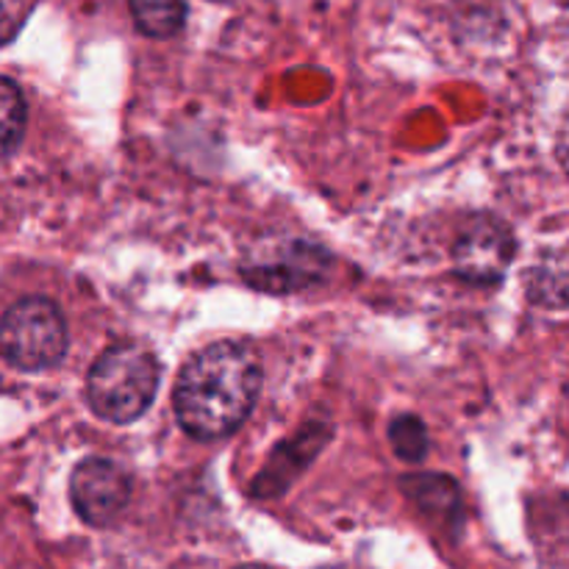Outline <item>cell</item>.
Segmentation results:
<instances>
[{
    "label": "cell",
    "instance_id": "6da1fadb",
    "mask_svg": "<svg viewBox=\"0 0 569 569\" xmlns=\"http://www.w3.org/2000/svg\"><path fill=\"white\" fill-rule=\"evenodd\" d=\"M261 361L242 342H214L183 365L176 383V415L194 439H222L253 411Z\"/></svg>",
    "mask_w": 569,
    "mask_h": 569
},
{
    "label": "cell",
    "instance_id": "7a4b0ae2",
    "mask_svg": "<svg viewBox=\"0 0 569 569\" xmlns=\"http://www.w3.org/2000/svg\"><path fill=\"white\" fill-rule=\"evenodd\" d=\"M159 389V365L142 348L120 345L89 370L87 395L94 415L109 422H133L148 411Z\"/></svg>",
    "mask_w": 569,
    "mask_h": 569
},
{
    "label": "cell",
    "instance_id": "3957f363",
    "mask_svg": "<svg viewBox=\"0 0 569 569\" xmlns=\"http://www.w3.org/2000/svg\"><path fill=\"white\" fill-rule=\"evenodd\" d=\"M0 350L22 372L59 365L67 350V326L59 306L48 298H22L0 320Z\"/></svg>",
    "mask_w": 569,
    "mask_h": 569
},
{
    "label": "cell",
    "instance_id": "277c9868",
    "mask_svg": "<svg viewBox=\"0 0 569 569\" xmlns=\"http://www.w3.org/2000/svg\"><path fill=\"white\" fill-rule=\"evenodd\" d=\"M515 259V237L495 217H472L453 244V264L476 287L498 283Z\"/></svg>",
    "mask_w": 569,
    "mask_h": 569
},
{
    "label": "cell",
    "instance_id": "5b68a950",
    "mask_svg": "<svg viewBox=\"0 0 569 569\" xmlns=\"http://www.w3.org/2000/svg\"><path fill=\"white\" fill-rule=\"evenodd\" d=\"M70 500L87 526L106 528L126 511L131 500V478L109 459H87L70 478Z\"/></svg>",
    "mask_w": 569,
    "mask_h": 569
},
{
    "label": "cell",
    "instance_id": "8992f818",
    "mask_svg": "<svg viewBox=\"0 0 569 569\" xmlns=\"http://www.w3.org/2000/svg\"><path fill=\"white\" fill-rule=\"evenodd\" d=\"M326 253L309 244H283L270 259L256 261L253 270H244V276L253 281V287L272 289V292H292V289L311 287V281H320Z\"/></svg>",
    "mask_w": 569,
    "mask_h": 569
},
{
    "label": "cell",
    "instance_id": "52a82bcc",
    "mask_svg": "<svg viewBox=\"0 0 569 569\" xmlns=\"http://www.w3.org/2000/svg\"><path fill=\"white\" fill-rule=\"evenodd\" d=\"M403 492L426 511L428 517L439 522H456L461 511V492L456 487L453 478L433 476V472H422V476H406Z\"/></svg>",
    "mask_w": 569,
    "mask_h": 569
},
{
    "label": "cell",
    "instance_id": "ba28073f",
    "mask_svg": "<svg viewBox=\"0 0 569 569\" xmlns=\"http://www.w3.org/2000/svg\"><path fill=\"white\" fill-rule=\"evenodd\" d=\"M320 445H322V431L317 433L315 439L298 437L292 445L278 448L276 456H281V459H289V461L272 459L270 467L261 472V478H256L253 492L261 495V498H272V495L283 492V489L289 487V481H292V476H298V472L309 465V459H315Z\"/></svg>",
    "mask_w": 569,
    "mask_h": 569
},
{
    "label": "cell",
    "instance_id": "9c48e42d",
    "mask_svg": "<svg viewBox=\"0 0 569 569\" xmlns=\"http://www.w3.org/2000/svg\"><path fill=\"white\" fill-rule=\"evenodd\" d=\"M139 31L167 39L178 33L187 20V0H128Z\"/></svg>",
    "mask_w": 569,
    "mask_h": 569
},
{
    "label": "cell",
    "instance_id": "30bf717a",
    "mask_svg": "<svg viewBox=\"0 0 569 569\" xmlns=\"http://www.w3.org/2000/svg\"><path fill=\"white\" fill-rule=\"evenodd\" d=\"M26 117L28 109L20 87L0 76V161L9 159L11 150L20 144L22 131H26Z\"/></svg>",
    "mask_w": 569,
    "mask_h": 569
},
{
    "label": "cell",
    "instance_id": "8fae6325",
    "mask_svg": "<svg viewBox=\"0 0 569 569\" xmlns=\"http://www.w3.org/2000/svg\"><path fill=\"white\" fill-rule=\"evenodd\" d=\"M389 445H392L395 456L403 461H422L431 450V439H428L426 422L415 415H403L389 426Z\"/></svg>",
    "mask_w": 569,
    "mask_h": 569
},
{
    "label": "cell",
    "instance_id": "7c38bea8",
    "mask_svg": "<svg viewBox=\"0 0 569 569\" xmlns=\"http://www.w3.org/2000/svg\"><path fill=\"white\" fill-rule=\"evenodd\" d=\"M22 11H26L22 0H0V42H6L17 31Z\"/></svg>",
    "mask_w": 569,
    "mask_h": 569
},
{
    "label": "cell",
    "instance_id": "4fadbf2b",
    "mask_svg": "<svg viewBox=\"0 0 569 569\" xmlns=\"http://www.w3.org/2000/svg\"><path fill=\"white\" fill-rule=\"evenodd\" d=\"M237 569H270V567H261V565H244V567H237Z\"/></svg>",
    "mask_w": 569,
    "mask_h": 569
}]
</instances>
